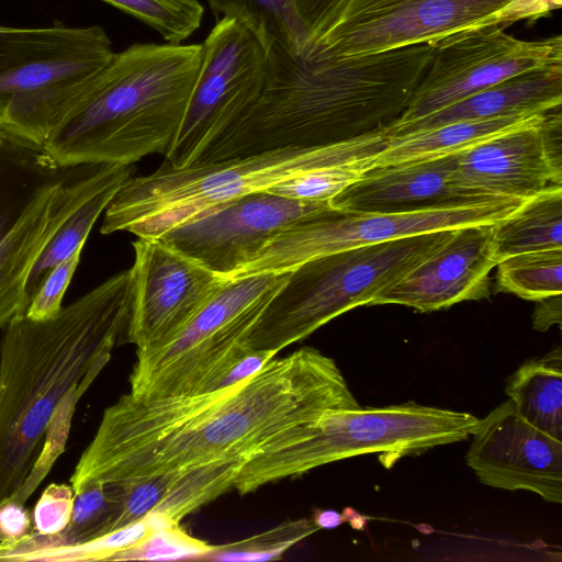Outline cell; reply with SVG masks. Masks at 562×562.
<instances>
[{"instance_id": "7402d4cb", "label": "cell", "mask_w": 562, "mask_h": 562, "mask_svg": "<svg viewBox=\"0 0 562 562\" xmlns=\"http://www.w3.org/2000/svg\"><path fill=\"white\" fill-rule=\"evenodd\" d=\"M546 112L457 121L420 132L387 137L376 167L459 154L496 135L535 122Z\"/></svg>"}, {"instance_id": "f546056e", "label": "cell", "mask_w": 562, "mask_h": 562, "mask_svg": "<svg viewBox=\"0 0 562 562\" xmlns=\"http://www.w3.org/2000/svg\"><path fill=\"white\" fill-rule=\"evenodd\" d=\"M175 524L160 514L150 513L143 519L87 542L30 553L23 561H99L110 560L115 553L138 542L151 531Z\"/></svg>"}, {"instance_id": "d6a6232c", "label": "cell", "mask_w": 562, "mask_h": 562, "mask_svg": "<svg viewBox=\"0 0 562 562\" xmlns=\"http://www.w3.org/2000/svg\"><path fill=\"white\" fill-rule=\"evenodd\" d=\"M82 249L52 268L31 296L25 316L33 321H45L56 316L63 308V300L80 262Z\"/></svg>"}, {"instance_id": "f1b7e54d", "label": "cell", "mask_w": 562, "mask_h": 562, "mask_svg": "<svg viewBox=\"0 0 562 562\" xmlns=\"http://www.w3.org/2000/svg\"><path fill=\"white\" fill-rule=\"evenodd\" d=\"M382 151L366 154L308 171L274 186L268 192L306 201H330L345 188L359 180L368 170L376 167Z\"/></svg>"}, {"instance_id": "4316f807", "label": "cell", "mask_w": 562, "mask_h": 562, "mask_svg": "<svg viewBox=\"0 0 562 562\" xmlns=\"http://www.w3.org/2000/svg\"><path fill=\"white\" fill-rule=\"evenodd\" d=\"M494 292L539 301L562 294V249L518 254L496 263Z\"/></svg>"}, {"instance_id": "6da1fadb", "label": "cell", "mask_w": 562, "mask_h": 562, "mask_svg": "<svg viewBox=\"0 0 562 562\" xmlns=\"http://www.w3.org/2000/svg\"><path fill=\"white\" fill-rule=\"evenodd\" d=\"M336 361L305 346L273 358L252 376L207 393L109 406L70 477L75 494L97 482L138 477L236 459L291 443L299 426L328 409H355Z\"/></svg>"}, {"instance_id": "5b68a950", "label": "cell", "mask_w": 562, "mask_h": 562, "mask_svg": "<svg viewBox=\"0 0 562 562\" xmlns=\"http://www.w3.org/2000/svg\"><path fill=\"white\" fill-rule=\"evenodd\" d=\"M385 131L314 148H289L218 162L176 168L165 161L130 177L104 211L101 234L128 232L159 238L217 205L334 164L382 151Z\"/></svg>"}, {"instance_id": "484cf974", "label": "cell", "mask_w": 562, "mask_h": 562, "mask_svg": "<svg viewBox=\"0 0 562 562\" xmlns=\"http://www.w3.org/2000/svg\"><path fill=\"white\" fill-rule=\"evenodd\" d=\"M130 177L119 178L94 191L63 222L37 258L26 284L29 299L46 273L57 263L83 249L97 220L105 211L114 194Z\"/></svg>"}, {"instance_id": "9a60e30c", "label": "cell", "mask_w": 562, "mask_h": 562, "mask_svg": "<svg viewBox=\"0 0 562 562\" xmlns=\"http://www.w3.org/2000/svg\"><path fill=\"white\" fill-rule=\"evenodd\" d=\"M333 209L330 201H306L259 191L217 205L158 239L214 273L231 278L274 235Z\"/></svg>"}, {"instance_id": "9c48e42d", "label": "cell", "mask_w": 562, "mask_h": 562, "mask_svg": "<svg viewBox=\"0 0 562 562\" xmlns=\"http://www.w3.org/2000/svg\"><path fill=\"white\" fill-rule=\"evenodd\" d=\"M290 272L226 278L173 339L136 352L130 393L144 398L201 393L246 346L251 327Z\"/></svg>"}, {"instance_id": "b9f144b4", "label": "cell", "mask_w": 562, "mask_h": 562, "mask_svg": "<svg viewBox=\"0 0 562 562\" xmlns=\"http://www.w3.org/2000/svg\"><path fill=\"white\" fill-rule=\"evenodd\" d=\"M0 137H1V133H0Z\"/></svg>"}, {"instance_id": "e0dca14e", "label": "cell", "mask_w": 562, "mask_h": 562, "mask_svg": "<svg viewBox=\"0 0 562 562\" xmlns=\"http://www.w3.org/2000/svg\"><path fill=\"white\" fill-rule=\"evenodd\" d=\"M467 463L485 485L562 502V441L519 416L508 400L475 426Z\"/></svg>"}, {"instance_id": "8d00e7d4", "label": "cell", "mask_w": 562, "mask_h": 562, "mask_svg": "<svg viewBox=\"0 0 562 562\" xmlns=\"http://www.w3.org/2000/svg\"><path fill=\"white\" fill-rule=\"evenodd\" d=\"M341 0H293L295 10L305 26L310 42L324 30Z\"/></svg>"}, {"instance_id": "3957f363", "label": "cell", "mask_w": 562, "mask_h": 562, "mask_svg": "<svg viewBox=\"0 0 562 562\" xmlns=\"http://www.w3.org/2000/svg\"><path fill=\"white\" fill-rule=\"evenodd\" d=\"M131 274L123 270L54 317H14L0 341V505L23 487L64 401L83 393L125 333Z\"/></svg>"}, {"instance_id": "d4e9b609", "label": "cell", "mask_w": 562, "mask_h": 562, "mask_svg": "<svg viewBox=\"0 0 562 562\" xmlns=\"http://www.w3.org/2000/svg\"><path fill=\"white\" fill-rule=\"evenodd\" d=\"M216 21L231 18L248 29L266 50L278 44L302 56L310 42L293 0H207Z\"/></svg>"}, {"instance_id": "7a4b0ae2", "label": "cell", "mask_w": 562, "mask_h": 562, "mask_svg": "<svg viewBox=\"0 0 562 562\" xmlns=\"http://www.w3.org/2000/svg\"><path fill=\"white\" fill-rule=\"evenodd\" d=\"M432 53L434 45L424 43L359 56L304 58L272 44L259 98L207 137L193 164L323 147L383 132L406 110Z\"/></svg>"}, {"instance_id": "2e32d148", "label": "cell", "mask_w": 562, "mask_h": 562, "mask_svg": "<svg viewBox=\"0 0 562 562\" xmlns=\"http://www.w3.org/2000/svg\"><path fill=\"white\" fill-rule=\"evenodd\" d=\"M452 182L473 199L521 201L562 186V105L460 153Z\"/></svg>"}, {"instance_id": "4dcf8cb0", "label": "cell", "mask_w": 562, "mask_h": 562, "mask_svg": "<svg viewBox=\"0 0 562 562\" xmlns=\"http://www.w3.org/2000/svg\"><path fill=\"white\" fill-rule=\"evenodd\" d=\"M318 530L308 519L289 520L260 535L237 542L215 546L202 559L214 561H268L282 554Z\"/></svg>"}, {"instance_id": "83f0119b", "label": "cell", "mask_w": 562, "mask_h": 562, "mask_svg": "<svg viewBox=\"0 0 562 562\" xmlns=\"http://www.w3.org/2000/svg\"><path fill=\"white\" fill-rule=\"evenodd\" d=\"M155 30L169 44H181L201 25L199 0H101Z\"/></svg>"}, {"instance_id": "7c38bea8", "label": "cell", "mask_w": 562, "mask_h": 562, "mask_svg": "<svg viewBox=\"0 0 562 562\" xmlns=\"http://www.w3.org/2000/svg\"><path fill=\"white\" fill-rule=\"evenodd\" d=\"M431 45L428 69L391 126L430 115L514 76L562 64L561 35L522 41L501 24L465 30Z\"/></svg>"}, {"instance_id": "277c9868", "label": "cell", "mask_w": 562, "mask_h": 562, "mask_svg": "<svg viewBox=\"0 0 562 562\" xmlns=\"http://www.w3.org/2000/svg\"><path fill=\"white\" fill-rule=\"evenodd\" d=\"M201 44L136 43L95 72L52 89L58 124L40 148L48 165H133L166 155L196 80Z\"/></svg>"}, {"instance_id": "d590c367", "label": "cell", "mask_w": 562, "mask_h": 562, "mask_svg": "<svg viewBox=\"0 0 562 562\" xmlns=\"http://www.w3.org/2000/svg\"><path fill=\"white\" fill-rule=\"evenodd\" d=\"M31 528V517L24 504L8 499L0 505V533L4 546L0 553L24 538Z\"/></svg>"}, {"instance_id": "4fadbf2b", "label": "cell", "mask_w": 562, "mask_h": 562, "mask_svg": "<svg viewBox=\"0 0 562 562\" xmlns=\"http://www.w3.org/2000/svg\"><path fill=\"white\" fill-rule=\"evenodd\" d=\"M202 45L201 66L173 143L169 165L188 167L201 144L259 98L267 76V50L238 21L222 18Z\"/></svg>"}, {"instance_id": "cb8c5ba5", "label": "cell", "mask_w": 562, "mask_h": 562, "mask_svg": "<svg viewBox=\"0 0 562 562\" xmlns=\"http://www.w3.org/2000/svg\"><path fill=\"white\" fill-rule=\"evenodd\" d=\"M562 249V186L524 200L493 225L496 263L518 254Z\"/></svg>"}, {"instance_id": "5bb4252c", "label": "cell", "mask_w": 562, "mask_h": 562, "mask_svg": "<svg viewBox=\"0 0 562 562\" xmlns=\"http://www.w3.org/2000/svg\"><path fill=\"white\" fill-rule=\"evenodd\" d=\"M126 340L144 352L173 339L223 285V278L158 238L133 243Z\"/></svg>"}, {"instance_id": "836d02e7", "label": "cell", "mask_w": 562, "mask_h": 562, "mask_svg": "<svg viewBox=\"0 0 562 562\" xmlns=\"http://www.w3.org/2000/svg\"><path fill=\"white\" fill-rule=\"evenodd\" d=\"M75 491L70 484H49L34 506V531L52 536L64 530L70 521Z\"/></svg>"}, {"instance_id": "603a6c76", "label": "cell", "mask_w": 562, "mask_h": 562, "mask_svg": "<svg viewBox=\"0 0 562 562\" xmlns=\"http://www.w3.org/2000/svg\"><path fill=\"white\" fill-rule=\"evenodd\" d=\"M505 392L527 423L562 441V348L525 361L507 380Z\"/></svg>"}, {"instance_id": "8992f818", "label": "cell", "mask_w": 562, "mask_h": 562, "mask_svg": "<svg viewBox=\"0 0 562 562\" xmlns=\"http://www.w3.org/2000/svg\"><path fill=\"white\" fill-rule=\"evenodd\" d=\"M452 229L311 258L293 269L251 327L245 345L278 353L335 317L369 305L432 254Z\"/></svg>"}, {"instance_id": "ba28073f", "label": "cell", "mask_w": 562, "mask_h": 562, "mask_svg": "<svg viewBox=\"0 0 562 562\" xmlns=\"http://www.w3.org/2000/svg\"><path fill=\"white\" fill-rule=\"evenodd\" d=\"M133 165L91 164L59 169L40 149L0 137V329L25 314L26 284L44 247L90 194Z\"/></svg>"}, {"instance_id": "74e56055", "label": "cell", "mask_w": 562, "mask_h": 562, "mask_svg": "<svg viewBox=\"0 0 562 562\" xmlns=\"http://www.w3.org/2000/svg\"><path fill=\"white\" fill-rule=\"evenodd\" d=\"M562 295L557 294L537 301L532 315V327L539 331H547L552 325H561Z\"/></svg>"}, {"instance_id": "52a82bcc", "label": "cell", "mask_w": 562, "mask_h": 562, "mask_svg": "<svg viewBox=\"0 0 562 562\" xmlns=\"http://www.w3.org/2000/svg\"><path fill=\"white\" fill-rule=\"evenodd\" d=\"M479 418L416 402L384 407L328 409L307 436L279 448H267L246 461L233 488L240 495L315 468L367 453H380L385 467L406 456L467 440Z\"/></svg>"}, {"instance_id": "ab89813d", "label": "cell", "mask_w": 562, "mask_h": 562, "mask_svg": "<svg viewBox=\"0 0 562 562\" xmlns=\"http://www.w3.org/2000/svg\"><path fill=\"white\" fill-rule=\"evenodd\" d=\"M3 546H4V539H3V537L0 533V549H2Z\"/></svg>"}, {"instance_id": "ffe728a7", "label": "cell", "mask_w": 562, "mask_h": 562, "mask_svg": "<svg viewBox=\"0 0 562 562\" xmlns=\"http://www.w3.org/2000/svg\"><path fill=\"white\" fill-rule=\"evenodd\" d=\"M459 154L372 168L335 195L331 205L340 211L394 213L491 200L467 196L454 187Z\"/></svg>"}, {"instance_id": "d6986e66", "label": "cell", "mask_w": 562, "mask_h": 562, "mask_svg": "<svg viewBox=\"0 0 562 562\" xmlns=\"http://www.w3.org/2000/svg\"><path fill=\"white\" fill-rule=\"evenodd\" d=\"M494 224L452 229L443 244L401 280L380 291L369 305L397 304L432 312L463 301L490 299V272L496 266Z\"/></svg>"}, {"instance_id": "e575fe53", "label": "cell", "mask_w": 562, "mask_h": 562, "mask_svg": "<svg viewBox=\"0 0 562 562\" xmlns=\"http://www.w3.org/2000/svg\"><path fill=\"white\" fill-rule=\"evenodd\" d=\"M276 356L277 353L273 351L258 350L245 346L223 370L204 385L201 393L239 383L260 371Z\"/></svg>"}, {"instance_id": "30bf717a", "label": "cell", "mask_w": 562, "mask_h": 562, "mask_svg": "<svg viewBox=\"0 0 562 562\" xmlns=\"http://www.w3.org/2000/svg\"><path fill=\"white\" fill-rule=\"evenodd\" d=\"M562 0H341L301 57L340 58L416 44L518 21H536Z\"/></svg>"}, {"instance_id": "60d3db41", "label": "cell", "mask_w": 562, "mask_h": 562, "mask_svg": "<svg viewBox=\"0 0 562 562\" xmlns=\"http://www.w3.org/2000/svg\"><path fill=\"white\" fill-rule=\"evenodd\" d=\"M0 127H1V105H0Z\"/></svg>"}, {"instance_id": "1f68e13d", "label": "cell", "mask_w": 562, "mask_h": 562, "mask_svg": "<svg viewBox=\"0 0 562 562\" xmlns=\"http://www.w3.org/2000/svg\"><path fill=\"white\" fill-rule=\"evenodd\" d=\"M215 546L189 536L180 528L172 525L156 529L142 538L132 547L115 553L111 561L127 560H178L187 558H203Z\"/></svg>"}, {"instance_id": "8fae6325", "label": "cell", "mask_w": 562, "mask_h": 562, "mask_svg": "<svg viewBox=\"0 0 562 562\" xmlns=\"http://www.w3.org/2000/svg\"><path fill=\"white\" fill-rule=\"evenodd\" d=\"M521 202L491 199L394 213L333 209L301 220L274 235L231 278L291 270L311 258L348 248L468 225L494 224L508 216Z\"/></svg>"}, {"instance_id": "ac0fdd59", "label": "cell", "mask_w": 562, "mask_h": 562, "mask_svg": "<svg viewBox=\"0 0 562 562\" xmlns=\"http://www.w3.org/2000/svg\"><path fill=\"white\" fill-rule=\"evenodd\" d=\"M114 53L110 37L98 25H0V105L91 75Z\"/></svg>"}, {"instance_id": "f35d334b", "label": "cell", "mask_w": 562, "mask_h": 562, "mask_svg": "<svg viewBox=\"0 0 562 562\" xmlns=\"http://www.w3.org/2000/svg\"><path fill=\"white\" fill-rule=\"evenodd\" d=\"M313 522L318 529H333L344 522V516L331 509H317L313 514Z\"/></svg>"}, {"instance_id": "44dd1931", "label": "cell", "mask_w": 562, "mask_h": 562, "mask_svg": "<svg viewBox=\"0 0 562 562\" xmlns=\"http://www.w3.org/2000/svg\"><path fill=\"white\" fill-rule=\"evenodd\" d=\"M562 105V64L514 76L419 120L390 126L387 137L425 131L457 121L546 112Z\"/></svg>"}]
</instances>
